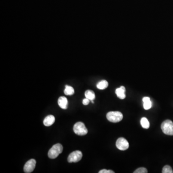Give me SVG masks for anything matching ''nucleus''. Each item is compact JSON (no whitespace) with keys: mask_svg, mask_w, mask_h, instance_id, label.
I'll use <instances>...</instances> for the list:
<instances>
[{"mask_svg":"<svg viewBox=\"0 0 173 173\" xmlns=\"http://www.w3.org/2000/svg\"><path fill=\"white\" fill-rule=\"evenodd\" d=\"M129 143L124 137H120L116 142V146L121 150H125L129 148Z\"/></svg>","mask_w":173,"mask_h":173,"instance_id":"nucleus-6","label":"nucleus"},{"mask_svg":"<svg viewBox=\"0 0 173 173\" xmlns=\"http://www.w3.org/2000/svg\"><path fill=\"white\" fill-rule=\"evenodd\" d=\"M162 173H173V169L171 166L169 165H165L162 168Z\"/></svg>","mask_w":173,"mask_h":173,"instance_id":"nucleus-16","label":"nucleus"},{"mask_svg":"<svg viewBox=\"0 0 173 173\" xmlns=\"http://www.w3.org/2000/svg\"><path fill=\"white\" fill-rule=\"evenodd\" d=\"M64 93L66 95H72L75 93L74 88L71 86L66 85L64 90Z\"/></svg>","mask_w":173,"mask_h":173,"instance_id":"nucleus-14","label":"nucleus"},{"mask_svg":"<svg viewBox=\"0 0 173 173\" xmlns=\"http://www.w3.org/2000/svg\"><path fill=\"white\" fill-rule=\"evenodd\" d=\"M143 102V107L145 110H149L151 108L152 106V103L150 100L149 97H144L142 99Z\"/></svg>","mask_w":173,"mask_h":173,"instance_id":"nucleus-11","label":"nucleus"},{"mask_svg":"<svg viewBox=\"0 0 173 173\" xmlns=\"http://www.w3.org/2000/svg\"><path fill=\"white\" fill-rule=\"evenodd\" d=\"M99 173H115L114 171L110 170L103 169L99 172Z\"/></svg>","mask_w":173,"mask_h":173,"instance_id":"nucleus-18","label":"nucleus"},{"mask_svg":"<svg viewBox=\"0 0 173 173\" xmlns=\"http://www.w3.org/2000/svg\"><path fill=\"white\" fill-rule=\"evenodd\" d=\"M36 161L35 159H31L26 163L24 166V171L26 173L32 172L36 166Z\"/></svg>","mask_w":173,"mask_h":173,"instance_id":"nucleus-7","label":"nucleus"},{"mask_svg":"<svg viewBox=\"0 0 173 173\" xmlns=\"http://www.w3.org/2000/svg\"><path fill=\"white\" fill-rule=\"evenodd\" d=\"M58 103L59 106L63 109L66 110L68 108V100L66 97L63 96L59 97L58 100Z\"/></svg>","mask_w":173,"mask_h":173,"instance_id":"nucleus-8","label":"nucleus"},{"mask_svg":"<svg viewBox=\"0 0 173 173\" xmlns=\"http://www.w3.org/2000/svg\"><path fill=\"white\" fill-rule=\"evenodd\" d=\"M141 124L142 128L145 129H148L150 128L149 121L146 117H142L141 119Z\"/></svg>","mask_w":173,"mask_h":173,"instance_id":"nucleus-15","label":"nucleus"},{"mask_svg":"<svg viewBox=\"0 0 173 173\" xmlns=\"http://www.w3.org/2000/svg\"><path fill=\"white\" fill-rule=\"evenodd\" d=\"M90 102V100L88 99V98H86L85 99H84L83 100L82 103L83 104V105H87L89 104Z\"/></svg>","mask_w":173,"mask_h":173,"instance_id":"nucleus-19","label":"nucleus"},{"mask_svg":"<svg viewBox=\"0 0 173 173\" xmlns=\"http://www.w3.org/2000/svg\"><path fill=\"white\" fill-rule=\"evenodd\" d=\"M82 156L81 152L79 150H76L69 154L67 161L69 162H77L81 160Z\"/></svg>","mask_w":173,"mask_h":173,"instance_id":"nucleus-5","label":"nucleus"},{"mask_svg":"<svg viewBox=\"0 0 173 173\" xmlns=\"http://www.w3.org/2000/svg\"><path fill=\"white\" fill-rule=\"evenodd\" d=\"M108 86V83L105 80H101L97 83V88L99 90H104Z\"/></svg>","mask_w":173,"mask_h":173,"instance_id":"nucleus-12","label":"nucleus"},{"mask_svg":"<svg viewBox=\"0 0 173 173\" xmlns=\"http://www.w3.org/2000/svg\"><path fill=\"white\" fill-rule=\"evenodd\" d=\"M161 129L164 134L173 136V123L172 121L166 120L162 122Z\"/></svg>","mask_w":173,"mask_h":173,"instance_id":"nucleus-3","label":"nucleus"},{"mask_svg":"<svg viewBox=\"0 0 173 173\" xmlns=\"http://www.w3.org/2000/svg\"><path fill=\"white\" fill-rule=\"evenodd\" d=\"M125 88L124 86H121L119 88H117L116 90V94L120 99H124L125 98Z\"/></svg>","mask_w":173,"mask_h":173,"instance_id":"nucleus-9","label":"nucleus"},{"mask_svg":"<svg viewBox=\"0 0 173 173\" xmlns=\"http://www.w3.org/2000/svg\"><path fill=\"white\" fill-rule=\"evenodd\" d=\"M73 130L75 134L79 136H84L88 133V129L83 123L77 122L74 125Z\"/></svg>","mask_w":173,"mask_h":173,"instance_id":"nucleus-4","label":"nucleus"},{"mask_svg":"<svg viewBox=\"0 0 173 173\" xmlns=\"http://www.w3.org/2000/svg\"><path fill=\"white\" fill-rule=\"evenodd\" d=\"M63 150V147L60 143H57V144L54 145L48 152V157L50 159H55L58 156L59 154L62 153Z\"/></svg>","mask_w":173,"mask_h":173,"instance_id":"nucleus-1","label":"nucleus"},{"mask_svg":"<svg viewBox=\"0 0 173 173\" xmlns=\"http://www.w3.org/2000/svg\"><path fill=\"white\" fill-rule=\"evenodd\" d=\"M55 117L53 115H49L45 118L43 121V124L46 127H49L55 122Z\"/></svg>","mask_w":173,"mask_h":173,"instance_id":"nucleus-10","label":"nucleus"},{"mask_svg":"<svg viewBox=\"0 0 173 173\" xmlns=\"http://www.w3.org/2000/svg\"><path fill=\"white\" fill-rule=\"evenodd\" d=\"M106 117L110 122L117 123L123 119V116L121 113L118 111H112L107 113Z\"/></svg>","mask_w":173,"mask_h":173,"instance_id":"nucleus-2","label":"nucleus"},{"mask_svg":"<svg viewBox=\"0 0 173 173\" xmlns=\"http://www.w3.org/2000/svg\"><path fill=\"white\" fill-rule=\"evenodd\" d=\"M148 173V170L147 169L144 167H140L137 169L134 172V173Z\"/></svg>","mask_w":173,"mask_h":173,"instance_id":"nucleus-17","label":"nucleus"},{"mask_svg":"<svg viewBox=\"0 0 173 173\" xmlns=\"http://www.w3.org/2000/svg\"><path fill=\"white\" fill-rule=\"evenodd\" d=\"M85 96L86 98H88L90 100H93L95 98V94L93 91L91 90H87L85 91Z\"/></svg>","mask_w":173,"mask_h":173,"instance_id":"nucleus-13","label":"nucleus"}]
</instances>
